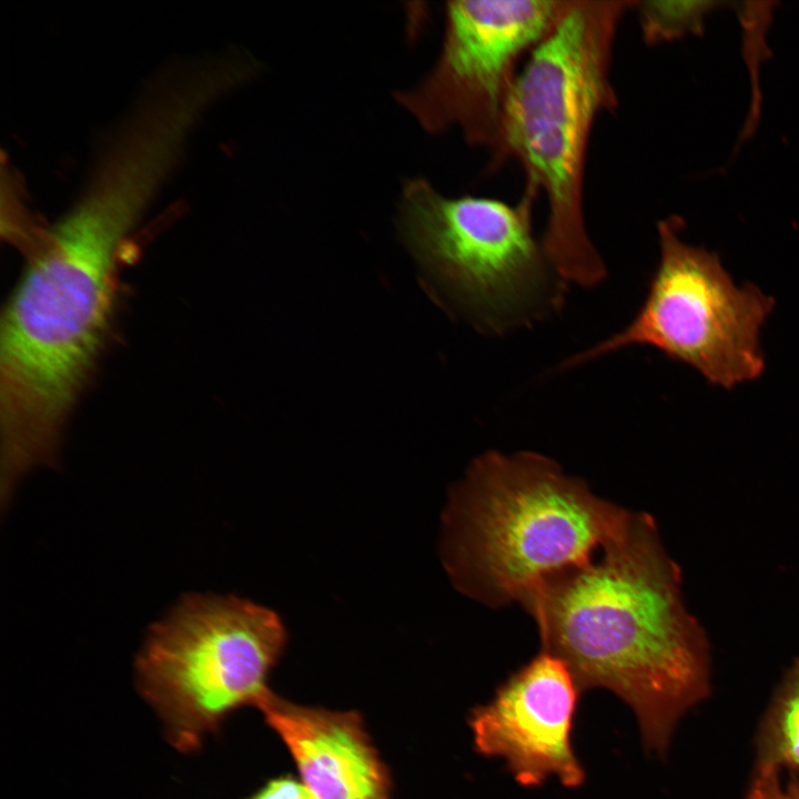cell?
Instances as JSON below:
<instances>
[{
  "label": "cell",
  "mask_w": 799,
  "mask_h": 799,
  "mask_svg": "<svg viewBox=\"0 0 799 799\" xmlns=\"http://www.w3.org/2000/svg\"><path fill=\"white\" fill-rule=\"evenodd\" d=\"M680 586L655 520L634 513L621 537L520 604L538 627L540 650L563 660L581 691L605 688L625 701L645 748L659 756L679 720L711 692L709 643Z\"/></svg>",
  "instance_id": "obj_1"
},
{
  "label": "cell",
  "mask_w": 799,
  "mask_h": 799,
  "mask_svg": "<svg viewBox=\"0 0 799 799\" xmlns=\"http://www.w3.org/2000/svg\"><path fill=\"white\" fill-rule=\"evenodd\" d=\"M131 240L65 212L41 225L0 332L1 493L54 461L109 337Z\"/></svg>",
  "instance_id": "obj_2"
},
{
  "label": "cell",
  "mask_w": 799,
  "mask_h": 799,
  "mask_svg": "<svg viewBox=\"0 0 799 799\" xmlns=\"http://www.w3.org/2000/svg\"><path fill=\"white\" fill-rule=\"evenodd\" d=\"M631 4L633 0H569L554 28L529 52L506 105V160L515 159L525 173V186L546 198V255L564 281L584 287L606 276L586 227L585 168L597 118L617 107L610 82L613 50Z\"/></svg>",
  "instance_id": "obj_3"
},
{
  "label": "cell",
  "mask_w": 799,
  "mask_h": 799,
  "mask_svg": "<svg viewBox=\"0 0 799 799\" xmlns=\"http://www.w3.org/2000/svg\"><path fill=\"white\" fill-rule=\"evenodd\" d=\"M633 514L546 456L488 452L452 496L447 569L483 604H522L544 580L590 562L621 537Z\"/></svg>",
  "instance_id": "obj_4"
},
{
  "label": "cell",
  "mask_w": 799,
  "mask_h": 799,
  "mask_svg": "<svg viewBox=\"0 0 799 799\" xmlns=\"http://www.w3.org/2000/svg\"><path fill=\"white\" fill-rule=\"evenodd\" d=\"M538 191L512 204L447 196L427 180L406 181L400 230L443 295L488 333L529 325L558 309L563 279L535 235Z\"/></svg>",
  "instance_id": "obj_5"
},
{
  "label": "cell",
  "mask_w": 799,
  "mask_h": 799,
  "mask_svg": "<svg viewBox=\"0 0 799 799\" xmlns=\"http://www.w3.org/2000/svg\"><path fill=\"white\" fill-rule=\"evenodd\" d=\"M272 610L235 597L190 595L154 625L136 658V682L180 751L243 705L270 691L267 675L285 644Z\"/></svg>",
  "instance_id": "obj_6"
},
{
  "label": "cell",
  "mask_w": 799,
  "mask_h": 799,
  "mask_svg": "<svg viewBox=\"0 0 799 799\" xmlns=\"http://www.w3.org/2000/svg\"><path fill=\"white\" fill-rule=\"evenodd\" d=\"M684 220L657 223L659 261L636 316L563 363L566 368L633 346H649L730 390L765 371L760 332L775 307L758 286L737 285L720 256L681 239Z\"/></svg>",
  "instance_id": "obj_7"
},
{
  "label": "cell",
  "mask_w": 799,
  "mask_h": 799,
  "mask_svg": "<svg viewBox=\"0 0 799 799\" xmlns=\"http://www.w3.org/2000/svg\"><path fill=\"white\" fill-rule=\"evenodd\" d=\"M569 0H462L445 9L438 59L397 100L431 133L457 129L489 154V169L506 160L504 119L518 63L554 28Z\"/></svg>",
  "instance_id": "obj_8"
},
{
  "label": "cell",
  "mask_w": 799,
  "mask_h": 799,
  "mask_svg": "<svg viewBox=\"0 0 799 799\" xmlns=\"http://www.w3.org/2000/svg\"><path fill=\"white\" fill-rule=\"evenodd\" d=\"M580 692L566 664L540 650L471 711L476 751L503 759L523 787L552 777L566 788L580 787L586 771L572 742Z\"/></svg>",
  "instance_id": "obj_9"
},
{
  "label": "cell",
  "mask_w": 799,
  "mask_h": 799,
  "mask_svg": "<svg viewBox=\"0 0 799 799\" xmlns=\"http://www.w3.org/2000/svg\"><path fill=\"white\" fill-rule=\"evenodd\" d=\"M317 799H390V779L361 717L294 705L271 690L256 706Z\"/></svg>",
  "instance_id": "obj_10"
},
{
  "label": "cell",
  "mask_w": 799,
  "mask_h": 799,
  "mask_svg": "<svg viewBox=\"0 0 799 799\" xmlns=\"http://www.w3.org/2000/svg\"><path fill=\"white\" fill-rule=\"evenodd\" d=\"M754 769L788 770L799 776V658L772 695L756 739Z\"/></svg>",
  "instance_id": "obj_11"
},
{
  "label": "cell",
  "mask_w": 799,
  "mask_h": 799,
  "mask_svg": "<svg viewBox=\"0 0 799 799\" xmlns=\"http://www.w3.org/2000/svg\"><path fill=\"white\" fill-rule=\"evenodd\" d=\"M721 1H634L635 11L644 41L648 45H658L682 39L687 36H701L706 18L721 6Z\"/></svg>",
  "instance_id": "obj_12"
},
{
  "label": "cell",
  "mask_w": 799,
  "mask_h": 799,
  "mask_svg": "<svg viewBox=\"0 0 799 799\" xmlns=\"http://www.w3.org/2000/svg\"><path fill=\"white\" fill-rule=\"evenodd\" d=\"M744 799H799V778L782 782L778 771L754 769Z\"/></svg>",
  "instance_id": "obj_13"
},
{
  "label": "cell",
  "mask_w": 799,
  "mask_h": 799,
  "mask_svg": "<svg viewBox=\"0 0 799 799\" xmlns=\"http://www.w3.org/2000/svg\"><path fill=\"white\" fill-rule=\"evenodd\" d=\"M252 799H317L305 786L293 779H277L269 782Z\"/></svg>",
  "instance_id": "obj_14"
}]
</instances>
